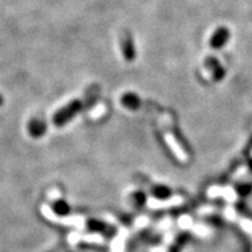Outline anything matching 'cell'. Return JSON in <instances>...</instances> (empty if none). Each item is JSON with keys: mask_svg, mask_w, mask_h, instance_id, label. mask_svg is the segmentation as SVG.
<instances>
[{"mask_svg": "<svg viewBox=\"0 0 252 252\" xmlns=\"http://www.w3.org/2000/svg\"><path fill=\"white\" fill-rule=\"evenodd\" d=\"M98 96L99 89L97 87H94L90 93H88L86 98L74 99L71 102H69L67 105L62 106L61 109L54 113V116H53V124L58 126V127H62V126L68 124L81 111L93 106L96 103V100L98 99Z\"/></svg>", "mask_w": 252, "mask_h": 252, "instance_id": "obj_1", "label": "cell"}, {"mask_svg": "<svg viewBox=\"0 0 252 252\" xmlns=\"http://www.w3.org/2000/svg\"><path fill=\"white\" fill-rule=\"evenodd\" d=\"M161 125L163 130V137L167 145L173 152V154L178 158V160L182 163H187L189 161V154L186 152L181 144L179 143L176 137L173 133V119L169 113H163L161 116Z\"/></svg>", "mask_w": 252, "mask_h": 252, "instance_id": "obj_2", "label": "cell"}, {"mask_svg": "<svg viewBox=\"0 0 252 252\" xmlns=\"http://www.w3.org/2000/svg\"><path fill=\"white\" fill-rule=\"evenodd\" d=\"M121 46H122V52L123 56L127 62L134 61L135 59V48H134V42L132 39V35L127 32H125L123 34L121 39Z\"/></svg>", "mask_w": 252, "mask_h": 252, "instance_id": "obj_3", "label": "cell"}, {"mask_svg": "<svg viewBox=\"0 0 252 252\" xmlns=\"http://www.w3.org/2000/svg\"><path fill=\"white\" fill-rule=\"evenodd\" d=\"M87 226L90 231L99 232L100 235H104L105 237H112L116 232V229L113 226L97 220H89L87 223Z\"/></svg>", "mask_w": 252, "mask_h": 252, "instance_id": "obj_4", "label": "cell"}, {"mask_svg": "<svg viewBox=\"0 0 252 252\" xmlns=\"http://www.w3.org/2000/svg\"><path fill=\"white\" fill-rule=\"evenodd\" d=\"M47 131V124L42 119H33L28 124V132H30L32 137L39 138L42 137Z\"/></svg>", "mask_w": 252, "mask_h": 252, "instance_id": "obj_5", "label": "cell"}, {"mask_svg": "<svg viewBox=\"0 0 252 252\" xmlns=\"http://www.w3.org/2000/svg\"><path fill=\"white\" fill-rule=\"evenodd\" d=\"M121 102L125 108L130 109V110H138L141 106V99L137 94L127 93L125 94L124 96H122Z\"/></svg>", "mask_w": 252, "mask_h": 252, "instance_id": "obj_6", "label": "cell"}, {"mask_svg": "<svg viewBox=\"0 0 252 252\" xmlns=\"http://www.w3.org/2000/svg\"><path fill=\"white\" fill-rule=\"evenodd\" d=\"M229 39V31L226 28L222 27L220 28L219 31L214 34L212 37V41H210V45H212L214 48H220Z\"/></svg>", "mask_w": 252, "mask_h": 252, "instance_id": "obj_7", "label": "cell"}, {"mask_svg": "<svg viewBox=\"0 0 252 252\" xmlns=\"http://www.w3.org/2000/svg\"><path fill=\"white\" fill-rule=\"evenodd\" d=\"M152 202L156 203V208H168V207H176L180 206L185 202V198L181 196H174L169 200H152Z\"/></svg>", "mask_w": 252, "mask_h": 252, "instance_id": "obj_8", "label": "cell"}, {"mask_svg": "<svg viewBox=\"0 0 252 252\" xmlns=\"http://www.w3.org/2000/svg\"><path fill=\"white\" fill-rule=\"evenodd\" d=\"M53 210H54L55 214H58L60 216H65L68 215L69 212H70V207H69V204L65 202V201L59 200L53 203Z\"/></svg>", "mask_w": 252, "mask_h": 252, "instance_id": "obj_9", "label": "cell"}, {"mask_svg": "<svg viewBox=\"0 0 252 252\" xmlns=\"http://www.w3.org/2000/svg\"><path fill=\"white\" fill-rule=\"evenodd\" d=\"M2 104H4V97H2L1 94H0V106H1Z\"/></svg>", "mask_w": 252, "mask_h": 252, "instance_id": "obj_10", "label": "cell"}]
</instances>
